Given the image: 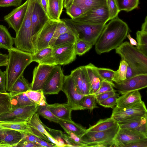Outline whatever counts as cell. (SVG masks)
Returning a JSON list of instances; mask_svg holds the SVG:
<instances>
[{
	"instance_id": "obj_4",
	"label": "cell",
	"mask_w": 147,
	"mask_h": 147,
	"mask_svg": "<svg viewBox=\"0 0 147 147\" xmlns=\"http://www.w3.org/2000/svg\"><path fill=\"white\" fill-rule=\"evenodd\" d=\"M77 36L91 43L96 44L106 24H92L71 19H63Z\"/></svg>"
},
{
	"instance_id": "obj_40",
	"label": "cell",
	"mask_w": 147,
	"mask_h": 147,
	"mask_svg": "<svg viewBox=\"0 0 147 147\" xmlns=\"http://www.w3.org/2000/svg\"><path fill=\"white\" fill-rule=\"evenodd\" d=\"M77 55L82 56L89 51L92 47V45L81 38H77L75 43Z\"/></svg>"
},
{
	"instance_id": "obj_2",
	"label": "cell",
	"mask_w": 147,
	"mask_h": 147,
	"mask_svg": "<svg viewBox=\"0 0 147 147\" xmlns=\"http://www.w3.org/2000/svg\"><path fill=\"white\" fill-rule=\"evenodd\" d=\"M8 51L7 63L5 72L7 90L9 92L14 83L23 75L26 67L32 61L31 53L14 47Z\"/></svg>"
},
{
	"instance_id": "obj_7",
	"label": "cell",
	"mask_w": 147,
	"mask_h": 147,
	"mask_svg": "<svg viewBox=\"0 0 147 147\" xmlns=\"http://www.w3.org/2000/svg\"><path fill=\"white\" fill-rule=\"evenodd\" d=\"M146 114V107L144 102L142 101L124 107L118 108L115 106L111 117L119 122Z\"/></svg>"
},
{
	"instance_id": "obj_33",
	"label": "cell",
	"mask_w": 147,
	"mask_h": 147,
	"mask_svg": "<svg viewBox=\"0 0 147 147\" xmlns=\"http://www.w3.org/2000/svg\"><path fill=\"white\" fill-rule=\"evenodd\" d=\"M97 103L95 94H89L84 96L79 105L82 108V110L88 109L91 112L94 109L99 107L97 105Z\"/></svg>"
},
{
	"instance_id": "obj_50",
	"label": "cell",
	"mask_w": 147,
	"mask_h": 147,
	"mask_svg": "<svg viewBox=\"0 0 147 147\" xmlns=\"http://www.w3.org/2000/svg\"><path fill=\"white\" fill-rule=\"evenodd\" d=\"M114 85L109 82L103 80L98 90L94 94L95 95L105 92L110 91L114 90Z\"/></svg>"
},
{
	"instance_id": "obj_14",
	"label": "cell",
	"mask_w": 147,
	"mask_h": 147,
	"mask_svg": "<svg viewBox=\"0 0 147 147\" xmlns=\"http://www.w3.org/2000/svg\"><path fill=\"white\" fill-rule=\"evenodd\" d=\"M147 86V74H142L126 79L119 84L114 83V87L121 94L139 90Z\"/></svg>"
},
{
	"instance_id": "obj_56",
	"label": "cell",
	"mask_w": 147,
	"mask_h": 147,
	"mask_svg": "<svg viewBox=\"0 0 147 147\" xmlns=\"http://www.w3.org/2000/svg\"><path fill=\"white\" fill-rule=\"evenodd\" d=\"M37 144L42 147H57L56 145L52 143H49L41 138L38 137L37 139Z\"/></svg>"
},
{
	"instance_id": "obj_1",
	"label": "cell",
	"mask_w": 147,
	"mask_h": 147,
	"mask_svg": "<svg viewBox=\"0 0 147 147\" xmlns=\"http://www.w3.org/2000/svg\"><path fill=\"white\" fill-rule=\"evenodd\" d=\"M130 31L127 24L118 16L111 20L95 45L96 53L100 55L115 49L123 43Z\"/></svg>"
},
{
	"instance_id": "obj_10",
	"label": "cell",
	"mask_w": 147,
	"mask_h": 147,
	"mask_svg": "<svg viewBox=\"0 0 147 147\" xmlns=\"http://www.w3.org/2000/svg\"><path fill=\"white\" fill-rule=\"evenodd\" d=\"M52 47V56L56 65L68 64L76 58L75 44L67 43Z\"/></svg>"
},
{
	"instance_id": "obj_31",
	"label": "cell",
	"mask_w": 147,
	"mask_h": 147,
	"mask_svg": "<svg viewBox=\"0 0 147 147\" xmlns=\"http://www.w3.org/2000/svg\"><path fill=\"white\" fill-rule=\"evenodd\" d=\"M11 96V108L36 104L28 97L25 92Z\"/></svg>"
},
{
	"instance_id": "obj_41",
	"label": "cell",
	"mask_w": 147,
	"mask_h": 147,
	"mask_svg": "<svg viewBox=\"0 0 147 147\" xmlns=\"http://www.w3.org/2000/svg\"><path fill=\"white\" fill-rule=\"evenodd\" d=\"M37 112L39 115L41 116L51 122L58 123L59 119L53 114L46 105L39 106Z\"/></svg>"
},
{
	"instance_id": "obj_24",
	"label": "cell",
	"mask_w": 147,
	"mask_h": 147,
	"mask_svg": "<svg viewBox=\"0 0 147 147\" xmlns=\"http://www.w3.org/2000/svg\"><path fill=\"white\" fill-rule=\"evenodd\" d=\"M85 67L90 83V94H94L99 89L103 80L98 73V67L91 63Z\"/></svg>"
},
{
	"instance_id": "obj_53",
	"label": "cell",
	"mask_w": 147,
	"mask_h": 147,
	"mask_svg": "<svg viewBox=\"0 0 147 147\" xmlns=\"http://www.w3.org/2000/svg\"><path fill=\"white\" fill-rule=\"evenodd\" d=\"M116 91L117 90L114 89L110 91L105 92L96 95L97 103L114 95L116 93Z\"/></svg>"
},
{
	"instance_id": "obj_59",
	"label": "cell",
	"mask_w": 147,
	"mask_h": 147,
	"mask_svg": "<svg viewBox=\"0 0 147 147\" xmlns=\"http://www.w3.org/2000/svg\"><path fill=\"white\" fill-rule=\"evenodd\" d=\"M39 1L45 12L47 14L48 11L47 0H39Z\"/></svg>"
},
{
	"instance_id": "obj_16",
	"label": "cell",
	"mask_w": 147,
	"mask_h": 147,
	"mask_svg": "<svg viewBox=\"0 0 147 147\" xmlns=\"http://www.w3.org/2000/svg\"><path fill=\"white\" fill-rule=\"evenodd\" d=\"M29 0L22 5L14 9L10 13L5 16L4 20L9 28H12L16 34L19 30L25 17Z\"/></svg>"
},
{
	"instance_id": "obj_23",
	"label": "cell",
	"mask_w": 147,
	"mask_h": 147,
	"mask_svg": "<svg viewBox=\"0 0 147 147\" xmlns=\"http://www.w3.org/2000/svg\"><path fill=\"white\" fill-rule=\"evenodd\" d=\"M53 49L52 47L49 46L32 54V62H36L40 64L56 65L52 56Z\"/></svg>"
},
{
	"instance_id": "obj_9",
	"label": "cell",
	"mask_w": 147,
	"mask_h": 147,
	"mask_svg": "<svg viewBox=\"0 0 147 147\" xmlns=\"http://www.w3.org/2000/svg\"><path fill=\"white\" fill-rule=\"evenodd\" d=\"M64 76L61 66H54L42 89L44 94H58L62 90Z\"/></svg>"
},
{
	"instance_id": "obj_28",
	"label": "cell",
	"mask_w": 147,
	"mask_h": 147,
	"mask_svg": "<svg viewBox=\"0 0 147 147\" xmlns=\"http://www.w3.org/2000/svg\"><path fill=\"white\" fill-rule=\"evenodd\" d=\"M31 90V84L24 77L23 75L15 82L11 91L9 92L11 96L24 93Z\"/></svg>"
},
{
	"instance_id": "obj_44",
	"label": "cell",
	"mask_w": 147,
	"mask_h": 147,
	"mask_svg": "<svg viewBox=\"0 0 147 147\" xmlns=\"http://www.w3.org/2000/svg\"><path fill=\"white\" fill-rule=\"evenodd\" d=\"M80 67L82 79V94L84 95L90 94V83L85 66Z\"/></svg>"
},
{
	"instance_id": "obj_39",
	"label": "cell",
	"mask_w": 147,
	"mask_h": 147,
	"mask_svg": "<svg viewBox=\"0 0 147 147\" xmlns=\"http://www.w3.org/2000/svg\"><path fill=\"white\" fill-rule=\"evenodd\" d=\"M120 11L124 10L127 12L136 8L139 4V0H116Z\"/></svg>"
},
{
	"instance_id": "obj_45",
	"label": "cell",
	"mask_w": 147,
	"mask_h": 147,
	"mask_svg": "<svg viewBox=\"0 0 147 147\" xmlns=\"http://www.w3.org/2000/svg\"><path fill=\"white\" fill-rule=\"evenodd\" d=\"M66 13L71 19L74 20L86 11L81 7L72 3L66 8Z\"/></svg>"
},
{
	"instance_id": "obj_30",
	"label": "cell",
	"mask_w": 147,
	"mask_h": 147,
	"mask_svg": "<svg viewBox=\"0 0 147 147\" xmlns=\"http://www.w3.org/2000/svg\"><path fill=\"white\" fill-rule=\"evenodd\" d=\"M14 38L12 37L7 28L0 24V47L9 50L13 47Z\"/></svg>"
},
{
	"instance_id": "obj_47",
	"label": "cell",
	"mask_w": 147,
	"mask_h": 147,
	"mask_svg": "<svg viewBox=\"0 0 147 147\" xmlns=\"http://www.w3.org/2000/svg\"><path fill=\"white\" fill-rule=\"evenodd\" d=\"M44 126L46 131L50 135L60 144L63 147H66L67 144L63 138V133L61 131L51 128L44 124Z\"/></svg>"
},
{
	"instance_id": "obj_32",
	"label": "cell",
	"mask_w": 147,
	"mask_h": 147,
	"mask_svg": "<svg viewBox=\"0 0 147 147\" xmlns=\"http://www.w3.org/2000/svg\"><path fill=\"white\" fill-rule=\"evenodd\" d=\"M73 3L86 11L100 7L106 4V0H74Z\"/></svg>"
},
{
	"instance_id": "obj_46",
	"label": "cell",
	"mask_w": 147,
	"mask_h": 147,
	"mask_svg": "<svg viewBox=\"0 0 147 147\" xmlns=\"http://www.w3.org/2000/svg\"><path fill=\"white\" fill-rule=\"evenodd\" d=\"M98 73L103 80L108 82L114 85L113 81L115 71L110 69L105 68H98L97 69Z\"/></svg>"
},
{
	"instance_id": "obj_51",
	"label": "cell",
	"mask_w": 147,
	"mask_h": 147,
	"mask_svg": "<svg viewBox=\"0 0 147 147\" xmlns=\"http://www.w3.org/2000/svg\"><path fill=\"white\" fill-rule=\"evenodd\" d=\"M22 0H0V7H18L21 5Z\"/></svg>"
},
{
	"instance_id": "obj_61",
	"label": "cell",
	"mask_w": 147,
	"mask_h": 147,
	"mask_svg": "<svg viewBox=\"0 0 147 147\" xmlns=\"http://www.w3.org/2000/svg\"><path fill=\"white\" fill-rule=\"evenodd\" d=\"M141 31L147 32V16H146L144 23L142 24Z\"/></svg>"
},
{
	"instance_id": "obj_48",
	"label": "cell",
	"mask_w": 147,
	"mask_h": 147,
	"mask_svg": "<svg viewBox=\"0 0 147 147\" xmlns=\"http://www.w3.org/2000/svg\"><path fill=\"white\" fill-rule=\"evenodd\" d=\"M106 5L109 11V20L118 16L120 11L116 0H106Z\"/></svg>"
},
{
	"instance_id": "obj_54",
	"label": "cell",
	"mask_w": 147,
	"mask_h": 147,
	"mask_svg": "<svg viewBox=\"0 0 147 147\" xmlns=\"http://www.w3.org/2000/svg\"><path fill=\"white\" fill-rule=\"evenodd\" d=\"M123 147H147V139L142 140L125 145Z\"/></svg>"
},
{
	"instance_id": "obj_60",
	"label": "cell",
	"mask_w": 147,
	"mask_h": 147,
	"mask_svg": "<svg viewBox=\"0 0 147 147\" xmlns=\"http://www.w3.org/2000/svg\"><path fill=\"white\" fill-rule=\"evenodd\" d=\"M127 37L128 38L130 41V44L132 46H136L137 47L138 43L137 42L134 38H132L129 33L127 35Z\"/></svg>"
},
{
	"instance_id": "obj_43",
	"label": "cell",
	"mask_w": 147,
	"mask_h": 147,
	"mask_svg": "<svg viewBox=\"0 0 147 147\" xmlns=\"http://www.w3.org/2000/svg\"><path fill=\"white\" fill-rule=\"evenodd\" d=\"M70 75L74 82L77 90L79 93L82 94V79L80 67H78L71 71Z\"/></svg>"
},
{
	"instance_id": "obj_11",
	"label": "cell",
	"mask_w": 147,
	"mask_h": 147,
	"mask_svg": "<svg viewBox=\"0 0 147 147\" xmlns=\"http://www.w3.org/2000/svg\"><path fill=\"white\" fill-rule=\"evenodd\" d=\"M74 20L88 24H105L110 20L107 5L88 10Z\"/></svg>"
},
{
	"instance_id": "obj_22",
	"label": "cell",
	"mask_w": 147,
	"mask_h": 147,
	"mask_svg": "<svg viewBox=\"0 0 147 147\" xmlns=\"http://www.w3.org/2000/svg\"><path fill=\"white\" fill-rule=\"evenodd\" d=\"M122 95L117 100L115 106L118 108L127 107L142 101L139 90L130 91Z\"/></svg>"
},
{
	"instance_id": "obj_38",
	"label": "cell",
	"mask_w": 147,
	"mask_h": 147,
	"mask_svg": "<svg viewBox=\"0 0 147 147\" xmlns=\"http://www.w3.org/2000/svg\"><path fill=\"white\" fill-rule=\"evenodd\" d=\"M136 48L147 56V32L138 31L136 33Z\"/></svg>"
},
{
	"instance_id": "obj_37",
	"label": "cell",
	"mask_w": 147,
	"mask_h": 147,
	"mask_svg": "<svg viewBox=\"0 0 147 147\" xmlns=\"http://www.w3.org/2000/svg\"><path fill=\"white\" fill-rule=\"evenodd\" d=\"M128 65L127 62L121 59L118 69L115 71V74L113 80V82L116 84H119L126 79V71Z\"/></svg>"
},
{
	"instance_id": "obj_6",
	"label": "cell",
	"mask_w": 147,
	"mask_h": 147,
	"mask_svg": "<svg viewBox=\"0 0 147 147\" xmlns=\"http://www.w3.org/2000/svg\"><path fill=\"white\" fill-rule=\"evenodd\" d=\"M38 106L35 104L12 108L0 115V122L27 123L37 112Z\"/></svg>"
},
{
	"instance_id": "obj_29",
	"label": "cell",
	"mask_w": 147,
	"mask_h": 147,
	"mask_svg": "<svg viewBox=\"0 0 147 147\" xmlns=\"http://www.w3.org/2000/svg\"><path fill=\"white\" fill-rule=\"evenodd\" d=\"M117 125V122L111 117L100 119L95 124L93 125H90L86 131H104Z\"/></svg>"
},
{
	"instance_id": "obj_35",
	"label": "cell",
	"mask_w": 147,
	"mask_h": 147,
	"mask_svg": "<svg viewBox=\"0 0 147 147\" xmlns=\"http://www.w3.org/2000/svg\"><path fill=\"white\" fill-rule=\"evenodd\" d=\"M67 32H74L63 19L61 20L57 25L53 36L49 42V46L51 47L54 42L60 35Z\"/></svg>"
},
{
	"instance_id": "obj_15",
	"label": "cell",
	"mask_w": 147,
	"mask_h": 147,
	"mask_svg": "<svg viewBox=\"0 0 147 147\" xmlns=\"http://www.w3.org/2000/svg\"><path fill=\"white\" fill-rule=\"evenodd\" d=\"M54 66L38 64L33 72V78L31 84V90H42L45 83Z\"/></svg>"
},
{
	"instance_id": "obj_8",
	"label": "cell",
	"mask_w": 147,
	"mask_h": 147,
	"mask_svg": "<svg viewBox=\"0 0 147 147\" xmlns=\"http://www.w3.org/2000/svg\"><path fill=\"white\" fill-rule=\"evenodd\" d=\"M59 21L49 20L38 33L32 37L34 53L49 47V42Z\"/></svg>"
},
{
	"instance_id": "obj_18",
	"label": "cell",
	"mask_w": 147,
	"mask_h": 147,
	"mask_svg": "<svg viewBox=\"0 0 147 147\" xmlns=\"http://www.w3.org/2000/svg\"><path fill=\"white\" fill-rule=\"evenodd\" d=\"M22 138L19 131L0 128V147H16Z\"/></svg>"
},
{
	"instance_id": "obj_19",
	"label": "cell",
	"mask_w": 147,
	"mask_h": 147,
	"mask_svg": "<svg viewBox=\"0 0 147 147\" xmlns=\"http://www.w3.org/2000/svg\"><path fill=\"white\" fill-rule=\"evenodd\" d=\"M147 114L117 122L120 128L136 130L147 134Z\"/></svg>"
},
{
	"instance_id": "obj_27",
	"label": "cell",
	"mask_w": 147,
	"mask_h": 147,
	"mask_svg": "<svg viewBox=\"0 0 147 147\" xmlns=\"http://www.w3.org/2000/svg\"><path fill=\"white\" fill-rule=\"evenodd\" d=\"M65 131L72 132L80 138L86 131V129L81 125L72 121H68L59 119L58 123Z\"/></svg>"
},
{
	"instance_id": "obj_13",
	"label": "cell",
	"mask_w": 147,
	"mask_h": 147,
	"mask_svg": "<svg viewBox=\"0 0 147 147\" xmlns=\"http://www.w3.org/2000/svg\"><path fill=\"white\" fill-rule=\"evenodd\" d=\"M145 139H147L146 134L134 129L119 128L112 147H123L127 144Z\"/></svg>"
},
{
	"instance_id": "obj_26",
	"label": "cell",
	"mask_w": 147,
	"mask_h": 147,
	"mask_svg": "<svg viewBox=\"0 0 147 147\" xmlns=\"http://www.w3.org/2000/svg\"><path fill=\"white\" fill-rule=\"evenodd\" d=\"M27 123L45 136L50 142L55 144L57 147H63L62 146L55 140L46 131L44 127V124L40 120L39 115L37 112L33 115Z\"/></svg>"
},
{
	"instance_id": "obj_52",
	"label": "cell",
	"mask_w": 147,
	"mask_h": 147,
	"mask_svg": "<svg viewBox=\"0 0 147 147\" xmlns=\"http://www.w3.org/2000/svg\"><path fill=\"white\" fill-rule=\"evenodd\" d=\"M0 93H7L5 74L0 69Z\"/></svg>"
},
{
	"instance_id": "obj_63",
	"label": "cell",
	"mask_w": 147,
	"mask_h": 147,
	"mask_svg": "<svg viewBox=\"0 0 147 147\" xmlns=\"http://www.w3.org/2000/svg\"><path fill=\"white\" fill-rule=\"evenodd\" d=\"M1 48H0V49H1Z\"/></svg>"
},
{
	"instance_id": "obj_3",
	"label": "cell",
	"mask_w": 147,
	"mask_h": 147,
	"mask_svg": "<svg viewBox=\"0 0 147 147\" xmlns=\"http://www.w3.org/2000/svg\"><path fill=\"white\" fill-rule=\"evenodd\" d=\"M115 52L139 74H147V56L129 42H123Z\"/></svg>"
},
{
	"instance_id": "obj_34",
	"label": "cell",
	"mask_w": 147,
	"mask_h": 147,
	"mask_svg": "<svg viewBox=\"0 0 147 147\" xmlns=\"http://www.w3.org/2000/svg\"><path fill=\"white\" fill-rule=\"evenodd\" d=\"M77 37L74 32H67L60 35L54 42L51 47H54L62 45L75 44Z\"/></svg>"
},
{
	"instance_id": "obj_49",
	"label": "cell",
	"mask_w": 147,
	"mask_h": 147,
	"mask_svg": "<svg viewBox=\"0 0 147 147\" xmlns=\"http://www.w3.org/2000/svg\"><path fill=\"white\" fill-rule=\"evenodd\" d=\"M119 96V94L116 93L114 95L99 101L97 103L103 107L113 109L116 105L117 99Z\"/></svg>"
},
{
	"instance_id": "obj_12",
	"label": "cell",
	"mask_w": 147,
	"mask_h": 147,
	"mask_svg": "<svg viewBox=\"0 0 147 147\" xmlns=\"http://www.w3.org/2000/svg\"><path fill=\"white\" fill-rule=\"evenodd\" d=\"M61 91L67 97V103L73 110H82L79 104L85 95L78 92L70 75L65 76Z\"/></svg>"
},
{
	"instance_id": "obj_62",
	"label": "cell",
	"mask_w": 147,
	"mask_h": 147,
	"mask_svg": "<svg viewBox=\"0 0 147 147\" xmlns=\"http://www.w3.org/2000/svg\"><path fill=\"white\" fill-rule=\"evenodd\" d=\"M74 0H64L63 7L65 9L73 3Z\"/></svg>"
},
{
	"instance_id": "obj_5",
	"label": "cell",
	"mask_w": 147,
	"mask_h": 147,
	"mask_svg": "<svg viewBox=\"0 0 147 147\" xmlns=\"http://www.w3.org/2000/svg\"><path fill=\"white\" fill-rule=\"evenodd\" d=\"M119 125L107 130L99 131H86L80 137L87 147H94L102 144L105 147H112L114 139L118 131Z\"/></svg>"
},
{
	"instance_id": "obj_57",
	"label": "cell",
	"mask_w": 147,
	"mask_h": 147,
	"mask_svg": "<svg viewBox=\"0 0 147 147\" xmlns=\"http://www.w3.org/2000/svg\"><path fill=\"white\" fill-rule=\"evenodd\" d=\"M139 74L133 69L128 65L126 71V79L132 78Z\"/></svg>"
},
{
	"instance_id": "obj_21",
	"label": "cell",
	"mask_w": 147,
	"mask_h": 147,
	"mask_svg": "<svg viewBox=\"0 0 147 147\" xmlns=\"http://www.w3.org/2000/svg\"><path fill=\"white\" fill-rule=\"evenodd\" d=\"M0 127L15 130L25 133L33 135L40 138L42 134L37 129L29 125L27 123H10L0 122Z\"/></svg>"
},
{
	"instance_id": "obj_55",
	"label": "cell",
	"mask_w": 147,
	"mask_h": 147,
	"mask_svg": "<svg viewBox=\"0 0 147 147\" xmlns=\"http://www.w3.org/2000/svg\"><path fill=\"white\" fill-rule=\"evenodd\" d=\"M38 147V145L32 142L23 139H21L16 147Z\"/></svg>"
},
{
	"instance_id": "obj_58",
	"label": "cell",
	"mask_w": 147,
	"mask_h": 147,
	"mask_svg": "<svg viewBox=\"0 0 147 147\" xmlns=\"http://www.w3.org/2000/svg\"><path fill=\"white\" fill-rule=\"evenodd\" d=\"M8 55L3 54L0 52V67L6 66L7 63Z\"/></svg>"
},
{
	"instance_id": "obj_42",
	"label": "cell",
	"mask_w": 147,
	"mask_h": 147,
	"mask_svg": "<svg viewBox=\"0 0 147 147\" xmlns=\"http://www.w3.org/2000/svg\"><path fill=\"white\" fill-rule=\"evenodd\" d=\"M11 97L9 92L0 93V115L11 109Z\"/></svg>"
},
{
	"instance_id": "obj_17",
	"label": "cell",
	"mask_w": 147,
	"mask_h": 147,
	"mask_svg": "<svg viewBox=\"0 0 147 147\" xmlns=\"http://www.w3.org/2000/svg\"><path fill=\"white\" fill-rule=\"evenodd\" d=\"M39 0H36L32 16V37L36 34L49 20Z\"/></svg>"
},
{
	"instance_id": "obj_20",
	"label": "cell",
	"mask_w": 147,
	"mask_h": 147,
	"mask_svg": "<svg viewBox=\"0 0 147 147\" xmlns=\"http://www.w3.org/2000/svg\"><path fill=\"white\" fill-rule=\"evenodd\" d=\"M46 105L49 110L56 117L60 119L72 121L71 112L73 110L71 107L67 103L48 104Z\"/></svg>"
},
{
	"instance_id": "obj_36",
	"label": "cell",
	"mask_w": 147,
	"mask_h": 147,
	"mask_svg": "<svg viewBox=\"0 0 147 147\" xmlns=\"http://www.w3.org/2000/svg\"><path fill=\"white\" fill-rule=\"evenodd\" d=\"M25 93L30 99L39 106L46 105L47 103L42 90H30Z\"/></svg>"
},
{
	"instance_id": "obj_25",
	"label": "cell",
	"mask_w": 147,
	"mask_h": 147,
	"mask_svg": "<svg viewBox=\"0 0 147 147\" xmlns=\"http://www.w3.org/2000/svg\"><path fill=\"white\" fill-rule=\"evenodd\" d=\"M47 15L50 20L57 21L61 20L60 17L63 7L64 0H47Z\"/></svg>"
}]
</instances>
